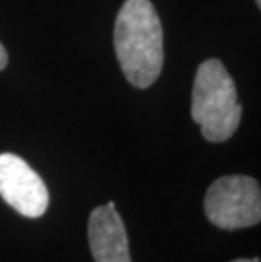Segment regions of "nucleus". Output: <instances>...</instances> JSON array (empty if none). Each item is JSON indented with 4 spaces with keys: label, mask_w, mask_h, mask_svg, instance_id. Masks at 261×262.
<instances>
[{
    "label": "nucleus",
    "mask_w": 261,
    "mask_h": 262,
    "mask_svg": "<svg viewBox=\"0 0 261 262\" xmlns=\"http://www.w3.org/2000/svg\"><path fill=\"white\" fill-rule=\"evenodd\" d=\"M122 73L136 88L151 86L163 70V29L149 0H126L114 29Z\"/></svg>",
    "instance_id": "f257e3e1"
},
{
    "label": "nucleus",
    "mask_w": 261,
    "mask_h": 262,
    "mask_svg": "<svg viewBox=\"0 0 261 262\" xmlns=\"http://www.w3.org/2000/svg\"><path fill=\"white\" fill-rule=\"evenodd\" d=\"M192 119L200 125L210 142H224L237 130L243 107L236 83L219 59H207L198 66L192 90Z\"/></svg>",
    "instance_id": "f03ea898"
},
{
    "label": "nucleus",
    "mask_w": 261,
    "mask_h": 262,
    "mask_svg": "<svg viewBox=\"0 0 261 262\" xmlns=\"http://www.w3.org/2000/svg\"><path fill=\"white\" fill-rule=\"evenodd\" d=\"M210 224L224 230H237L259 224L261 191L254 178L232 174L215 180L204 202Z\"/></svg>",
    "instance_id": "7ed1b4c3"
},
{
    "label": "nucleus",
    "mask_w": 261,
    "mask_h": 262,
    "mask_svg": "<svg viewBox=\"0 0 261 262\" xmlns=\"http://www.w3.org/2000/svg\"><path fill=\"white\" fill-rule=\"evenodd\" d=\"M0 196L27 219H39L49 203L41 176L19 156L0 154Z\"/></svg>",
    "instance_id": "20e7f679"
},
{
    "label": "nucleus",
    "mask_w": 261,
    "mask_h": 262,
    "mask_svg": "<svg viewBox=\"0 0 261 262\" xmlns=\"http://www.w3.org/2000/svg\"><path fill=\"white\" fill-rule=\"evenodd\" d=\"M88 244L95 262H132L124 222L109 205L97 206L90 213Z\"/></svg>",
    "instance_id": "39448f33"
},
{
    "label": "nucleus",
    "mask_w": 261,
    "mask_h": 262,
    "mask_svg": "<svg viewBox=\"0 0 261 262\" xmlns=\"http://www.w3.org/2000/svg\"><path fill=\"white\" fill-rule=\"evenodd\" d=\"M7 63H9V54L5 51V48L2 46V42H0V71L7 66Z\"/></svg>",
    "instance_id": "423d86ee"
},
{
    "label": "nucleus",
    "mask_w": 261,
    "mask_h": 262,
    "mask_svg": "<svg viewBox=\"0 0 261 262\" xmlns=\"http://www.w3.org/2000/svg\"><path fill=\"white\" fill-rule=\"evenodd\" d=\"M232 262H259V259H236Z\"/></svg>",
    "instance_id": "0eeeda50"
},
{
    "label": "nucleus",
    "mask_w": 261,
    "mask_h": 262,
    "mask_svg": "<svg viewBox=\"0 0 261 262\" xmlns=\"http://www.w3.org/2000/svg\"><path fill=\"white\" fill-rule=\"evenodd\" d=\"M256 4H258V5H261V0H256Z\"/></svg>",
    "instance_id": "6e6552de"
}]
</instances>
